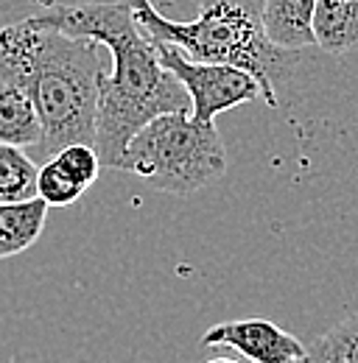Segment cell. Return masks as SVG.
Wrapping results in <instances>:
<instances>
[{
	"label": "cell",
	"instance_id": "7c38bea8",
	"mask_svg": "<svg viewBox=\"0 0 358 363\" xmlns=\"http://www.w3.org/2000/svg\"><path fill=\"white\" fill-rule=\"evenodd\" d=\"M308 363H358V313L322 333L308 350Z\"/></svg>",
	"mask_w": 358,
	"mask_h": 363
},
{
	"label": "cell",
	"instance_id": "ba28073f",
	"mask_svg": "<svg viewBox=\"0 0 358 363\" xmlns=\"http://www.w3.org/2000/svg\"><path fill=\"white\" fill-rule=\"evenodd\" d=\"M313 3L316 0H261V23L268 40L294 53L313 45Z\"/></svg>",
	"mask_w": 358,
	"mask_h": 363
},
{
	"label": "cell",
	"instance_id": "7a4b0ae2",
	"mask_svg": "<svg viewBox=\"0 0 358 363\" xmlns=\"http://www.w3.org/2000/svg\"><path fill=\"white\" fill-rule=\"evenodd\" d=\"M0 45L23 67L28 95L40 121L34 162L50 160L67 145H95L98 95L104 65L98 43L67 37L31 17L3 26Z\"/></svg>",
	"mask_w": 358,
	"mask_h": 363
},
{
	"label": "cell",
	"instance_id": "30bf717a",
	"mask_svg": "<svg viewBox=\"0 0 358 363\" xmlns=\"http://www.w3.org/2000/svg\"><path fill=\"white\" fill-rule=\"evenodd\" d=\"M48 204L31 199L23 204H0V260L31 249L45 229Z\"/></svg>",
	"mask_w": 358,
	"mask_h": 363
},
{
	"label": "cell",
	"instance_id": "4fadbf2b",
	"mask_svg": "<svg viewBox=\"0 0 358 363\" xmlns=\"http://www.w3.org/2000/svg\"><path fill=\"white\" fill-rule=\"evenodd\" d=\"M85 196V187H79L53 160H45L37 171V199H43L48 207H73Z\"/></svg>",
	"mask_w": 358,
	"mask_h": 363
},
{
	"label": "cell",
	"instance_id": "277c9868",
	"mask_svg": "<svg viewBox=\"0 0 358 363\" xmlns=\"http://www.w3.org/2000/svg\"><path fill=\"white\" fill-rule=\"evenodd\" d=\"M121 171L160 193L193 196L227 174V148L216 123L205 126L190 121V112H168L129 140Z\"/></svg>",
	"mask_w": 358,
	"mask_h": 363
},
{
	"label": "cell",
	"instance_id": "8992f818",
	"mask_svg": "<svg viewBox=\"0 0 358 363\" xmlns=\"http://www.w3.org/2000/svg\"><path fill=\"white\" fill-rule=\"evenodd\" d=\"M207 350H235L246 363H308V347L277 327L271 318H235L210 327L202 335Z\"/></svg>",
	"mask_w": 358,
	"mask_h": 363
},
{
	"label": "cell",
	"instance_id": "6da1fadb",
	"mask_svg": "<svg viewBox=\"0 0 358 363\" xmlns=\"http://www.w3.org/2000/svg\"><path fill=\"white\" fill-rule=\"evenodd\" d=\"M34 23L67 37L92 40L112 53V70L101 79L95 151L101 165L121 171L124 151L146 123L168 112H190L185 87L160 65L157 43L134 23L132 6L115 3H53L31 14Z\"/></svg>",
	"mask_w": 358,
	"mask_h": 363
},
{
	"label": "cell",
	"instance_id": "5b68a950",
	"mask_svg": "<svg viewBox=\"0 0 358 363\" xmlns=\"http://www.w3.org/2000/svg\"><path fill=\"white\" fill-rule=\"evenodd\" d=\"M157 56H160V65L185 87L190 98V121L196 123L210 126L227 109L261 98L258 82L238 67L190 62L174 45H157Z\"/></svg>",
	"mask_w": 358,
	"mask_h": 363
},
{
	"label": "cell",
	"instance_id": "8fae6325",
	"mask_svg": "<svg viewBox=\"0 0 358 363\" xmlns=\"http://www.w3.org/2000/svg\"><path fill=\"white\" fill-rule=\"evenodd\" d=\"M37 171L31 154L20 145L0 143V204H23L37 199Z\"/></svg>",
	"mask_w": 358,
	"mask_h": 363
},
{
	"label": "cell",
	"instance_id": "52a82bcc",
	"mask_svg": "<svg viewBox=\"0 0 358 363\" xmlns=\"http://www.w3.org/2000/svg\"><path fill=\"white\" fill-rule=\"evenodd\" d=\"M0 143L34 148L40 143V121L17 59L0 45Z\"/></svg>",
	"mask_w": 358,
	"mask_h": 363
},
{
	"label": "cell",
	"instance_id": "5bb4252c",
	"mask_svg": "<svg viewBox=\"0 0 358 363\" xmlns=\"http://www.w3.org/2000/svg\"><path fill=\"white\" fill-rule=\"evenodd\" d=\"M70 179L76 182L79 187L90 190L95 182H98V174H101V157L95 151V145H67L62 148L59 154L50 157Z\"/></svg>",
	"mask_w": 358,
	"mask_h": 363
},
{
	"label": "cell",
	"instance_id": "9a60e30c",
	"mask_svg": "<svg viewBox=\"0 0 358 363\" xmlns=\"http://www.w3.org/2000/svg\"><path fill=\"white\" fill-rule=\"evenodd\" d=\"M207 363H241V361H232V358H213V361Z\"/></svg>",
	"mask_w": 358,
	"mask_h": 363
},
{
	"label": "cell",
	"instance_id": "3957f363",
	"mask_svg": "<svg viewBox=\"0 0 358 363\" xmlns=\"http://www.w3.org/2000/svg\"><path fill=\"white\" fill-rule=\"evenodd\" d=\"M134 23L157 45L179 48L190 62L229 65L249 73L261 98L277 106V82L294 67L297 53L277 48L264 31L258 0H202L199 17L177 23L151 0H126Z\"/></svg>",
	"mask_w": 358,
	"mask_h": 363
},
{
	"label": "cell",
	"instance_id": "9c48e42d",
	"mask_svg": "<svg viewBox=\"0 0 358 363\" xmlns=\"http://www.w3.org/2000/svg\"><path fill=\"white\" fill-rule=\"evenodd\" d=\"M313 45L330 56L358 50V0L313 3Z\"/></svg>",
	"mask_w": 358,
	"mask_h": 363
}]
</instances>
